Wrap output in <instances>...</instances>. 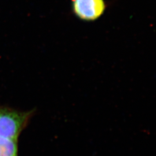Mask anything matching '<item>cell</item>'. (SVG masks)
Here are the masks:
<instances>
[{
    "label": "cell",
    "mask_w": 156,
    "mask_h": 156,
    "mask_svg": "<svg viewBox=\"0 0 156 156\" xmlns=\"http://www.w3.org/2000/svg\"><path fill=\"white\" fill-rule=\"evenodd\" d=\"M73 13L84 21H94L100 18L106 9L104 0H72Z\"/></svg>",
    "instance_id": "7a4b0ae2"
},
{
    "label": "cell",
    "mask_w": 156,
    "mask_h": 156,
    "mask_svg": "<svg viewBox=\"0 0 156 156\" xmlns=\"http://www.w3.org/2000/svg\"><path fill=\"white\" fill-rule=\"evenodd\" d=\"M30 116V113L0 110V137L17 140Z\"/></svg>",
    "instance_id": "6da1fadb"
},
{
    "label": "cell",
    "mask_w": 156,
    "mask_h": 156,
    "mask_svg": "<svg viewBox=\"0 0 156 156\" xmlns=\"http://www.w3.org/2000/svg\"><path fill=\"white\" fill-rule=\"evenodd\" d=\"M0 156H17V140L0 137Z\"/></svg>",
    "instance_id": "3957f363"
}]
</instances>
